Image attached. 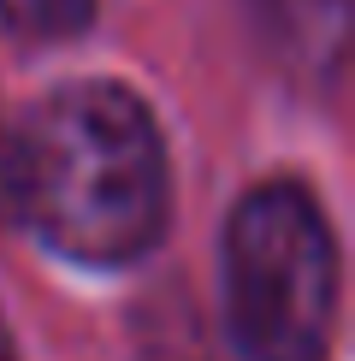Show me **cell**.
Wrapping results in <instances>:
<instances>
[{
    "label": "cell",
    "mask_w": 355,
    "mask_h": 361,
    "mask_svg": "<svg viewBox=\"0 0 355 361\" xmlns=\"http://www.w3.org/2000/svg\"><path fill=\"white\" fill-rule=\"evenodd\" d=\"M6 214L83 267H125L172 219L154 113L125 83H66L6 142Z\"/></svg>",
    "instance_id": "1"
},
{
    "label": "cell",
    "mask_w": 355,
    "mask_h": 361,
    "mask_svg": "<svg viewBox=\"0 0 355 361\" xmlns=\"http://www.w3.org/2000/svg\"><path fill=\"white\" fill-rule=\"evenodd\" d=\"M225 308L243 361H332L337 237L290 178L249 190L225 225Z\"/></svg>",
    "instance_id": "2"
},
{
    "label": "cell",
    "mask_w": 355,
    "mask_h": 361,
    "mask_svg": "<svg viewBox=\"0 0 355 361\" xmlns=\"http://www.w3.org/2000/svg\"><path fill=\"white\" fill-rule=\"evenodd\" d=\"M273 42L285 48L302 71L337 78L349 54V0H255Z\"/></svg>",
    "instance_id": "3"
},
{
    "label": "cell",
    "mask_w": 355,
    "mask_h": 361,
    "mask_svg": "<svg viewBox=\"0 0 355 361\" xmlns=\"http://www.w3.org/2000/svg\"><path fill=\"white\" fill-rule=\"evenodd\" d=\"M95 12V0H0V24L18 30L30 42H59L77 36Z\"/></svg>",
    "instance_id": "4"
},
{
    "label": "cell",
    "mask_w": 355,
    "mask_h": 361,
    "mask_svg": "<svg viewBox=\"0 0 355 361\" xmlns=\"http://www.w3.org/2000/svg\"><path fill=\"white\" fill-rule=\"evenodd\" d=\"M0 219H6V137H0Z\"/></svg>",
    "instance_id": "5"
},
{
    "label": "cell",
    "mask_w": 355,
    "mask_h": 361,
    "mask_svg": "<svg viewBox=\"0 0 355 361\" xmlns=\"http://www.w3.org/2000/svg\"><path fill=\"white\" fill-rule=\"evenodd\" d=\"M0 361H18V350H12V332H6V320H0Z\"/></svg>",
    "instance_id": "6"
}]
</instances>
